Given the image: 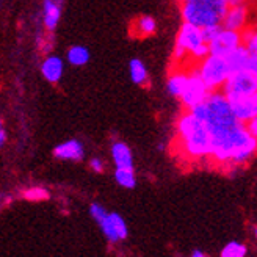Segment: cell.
Segmentation results:
<instances>
[{"label":"cell","instance_id":"277c9868","mask_svg":"<svg viewBox=\"0 0 257 257\" xmlns=\"http://www.w3.org/2000/svg\"><path fill=\"white\" fill-rule=\"evenodd\" d=\"M195 68L198 75L201 77V80L205 83V86L210 91H220L226 79L230 75L226 60L223 57H216L210 54L201 61H198Z\"/></svg>","mask_w":257,"mask_h":257},{"label":"cell","instance_id":"4fadbf2b","mask_svg":"<svg viewBox=\"0 0 257 257\" xmlns=\"http://www.w3.org/2000/svg\"><path fill=\"white\" fill-rule=\"evenodd\" d=\"M111 157L116 165V168L121 170H134V156L132 151L122 141H114L111 145Z\"/></svg>","mask_w":257,"mask_h":257},{"label":"cell","instance_id":"83f0119b","mask_svg":"<svg viewBox=\"0 0 257 257\" xmlns=\"http://www.w3.org/2000/svg\"><path fill=\"white\" fill-rule=\"evenodd\" d=\"M246 71L254 77L257 80V57H249V61H248V66H246Z\"/></svg>","mask_w":257,"mask_h":257},{"label":"cell","instance_id":"52a82bcc","mask_svg":"<svg viewBox=\"0 0 257 257\" xmlns=\"http://www.w3.org/2000/svg\"><path fill=\"white\" fill-rule=\"evenodd\" d=\"M209 46V54L216 55V57H227L230 52L241 46V32H234V30H226L220 29L212 40L207 43Z\"/></svg>","mask_w":257,"mask_h":257},{"label":"cell","instance_id":"9a60e30c","mask_svg":"<svg viewBox=\"0 0 257 257\" xmlns=\"http://www.w3.org/2000/svg\"><path fill=\"white\" fill-rule=\"evenodd\" d=\"M187 80H188V69H184V68L176 69L174 72H171L168 80H166V91L173 97H179L184 91Z\"/></svg>","mask_w":257,"mask_h":257},{"label":"cell","instance_id":"484cf974","mask_svg":"<svg viewBox=\"0 0 257 257\" xmlns=\"http://www.w3.org/2000/svg\"><path fill=\"white\" fill-rule=\"evenodd\" d=\"M221 29V25H210V27H205V29H201L202 30V38H204V41L205 43H209L212 38L220 32Z\"/></svg>","mask_w":257,"mask_h":257},{"label":"cell","instance_id":"30bf717a","mask_svg":"<svg viewBox=\"0 0 257 257\" xmlns=\"http://www.w3.org/2000/svg\"><path fill=\"white\" fill-rule=\"evenodd\" d=\"M63 0H44L43 2V22L47 32H55L61 19Z\"/></svg>","mask_w":257,"mask_h":257},{"label":"cell","instance_id":"3957f363","mask_svg":"<svg viewBox=\"0 0 257 257\" xmlns=\"http://www.w3.org/2000/svg\"><path fill=\"white\" fill-rule=\"evenodd\" d=\"M207 55H209V46L202 38V30L196 27V25L182 22L176 35V44L173 52L174 61L181 63L188 58L198 63Z\"/></svg>","mask_w":257,"mask_h":257},{"label":"cell","instance_id":"ac0fdd59","mask_svg":"<svg viewBox=\"0 0 257 257\" xmlns=\"http://www.w3.org/2000/svg\"><path fill=\"white\" fill-rule=\"evenodd\" d=\"M91 58V52L85 46H72L66 52V60L71 66H85Z\"/></svg>","mask_w":257,"mask_h":257},{"label":"cell","instance_id":"e0dca14e","mask_svg":"<svg viewBox=\"0 0 257 257\" xmlns=\"http://www.w3.org/2000/svg\"><path fill=\"white\" fill-rule=\"evenodd\" d=\"M132 29H134V35L138 36V38H146V36H151L156 33L157 30V22L156 19H154L152 16H140L134 25H132Z\"/></svg>","mask_w":257,"mask_h":257},{"label":"cell","instance_id":"5bb4252c","mask_svg":"<svg viewBox=\"0 0 257 257\" xmlns=\"http://www.w3.org/2000/svg\"><path fill=\"white\" fill-rule=\"evenodd\" d=\"M249 52L246 50L245 46H238L234 52H230L227 57H224L226 64H227V69L229 74H235V72H241V71H246L248 66V61H249Z\"/></svg>","mask_w":257,"mask_h":257},{"label":"cell","instance_id":"7402d4cb","mask_svg":"<svg viewBox=\"0 0 257 257\" xmlns=\"http://www.w3.org/2000/svg\"><path fill=\"white\" fill-rule=\"evenodd\" d=\"M108 218H110V223L114 229V232H116L118 238L119 240L127 238V226H125L122 218L118 213H108Z\"/></svg>","mask_w":257,"mask_h":257},{"label":"cell","instance_id":"d6986e66","mask_svg":"<svg viewBox=\"0 0 257 257\" xmlns=\"http://www.w3.org/2000/svg\"><path fill=\"white\" fill-rule=\"evenodd\" d=\"M241 44L246 47L251 57H257V27H248L241 32Z\"/></svg>","mask_w":257,"mask_h":257},{"label":"cell","instance_id":"6da1fadb","mask_svg":"<svg viewBox=\"0 0 257 257\" xmlns=\"http://www.w3.org/2000/svg\"><path fill=\"white\" fill-rule=\"evenodd\" d=\"M210 134V157L216 165L237 166L251 160L257 154V140L252 138L245 124L232 127L212 128Z\"/></svg>","mask_w":257,"mask_h":257},{"label":"cell","instance_id":"cb8c5ba5","mask_svg":"<svg viewBox=\"0 0 257 257\" xmlns=\"http://www.w3.org/2000/svg\"><path fill=\"white\" fill-rule=\"evenodd\" d=\"M89 215H91L97 223H100V221L104 220V218H105L108 213L105 212V209L102 207L100 204H96V202H94V204L89 205Z\"/></svg>","mask_w":257,"mask_h":257},{"label":"cell","instance_id":"2e32d148","mask_svg":"<svg viewBox=\"0 0 257 257\" xmlns=\"http://www.w3.org/2000/svg\"><path fill=\"white\" fill-rule=\"evenodd\" d=\"M128 75H131V80L138 86H145L149 82L148 68L145 61L140 58H132L128 61Z\"/></svg>","mask_w":257,"mask_h":257},{"label":"cell","instance_id":"7a4b0ae2","mask_svg":"<svg viewBox=\"0 0 257 257\" xmlns=\"http://www.w3.org/2000/svg\"><path fill=\"white\" fill-rule=\"evenodd\" d=\"M177 148L190 160L210 157V134L202 121L185 110L176 122Z\"/></svg>","mask_w":257,"mask_h":257},{"label":"cell","instance_id":"1f68e13d","mask_svg":"<svg viewBox=\"0 0 257 257\" xmlns=\"http://www.w3.org/2000/svg\"><path fill=\"white\" fill-rule=\"evenodd\" d=\"M252 99H254V102H255V107H257V93L254 94V97H252Z\"/></svg>","mask_w":257,"mask_h":257},{"label":"cell","instance_id":"ba28073f","mask_svg":"<svg viewBox=\"0 0 257 257\" xmlns=\"http://www.w3.org/2000/svg\"><path fill=\"white\" fill-rule=\"evenodd\" d=\"M248 16H249V10L246 4L227 7L221 19V27L226 30L243 32L245 29H248Z\"/></svg>","mask_w":257,"mask_h":257},{"label":"cell","instance_id":"8992f818","mask_svg":"<svg viewBox=\"0 0 257 257\" xmlns=\"http://www.w3.org/2000/svg\"><path fill=\"white\" fill-rule=\"evenodd\" d=\"M212 91L205 86V83L201 80V77L198 75L196 72V68L193 66L188 69V80H187V85L184 88L182 94L179 96V99H181L182 105L185 110H190L193 108L195 105L201 104V102H204L205 99L209 97Z\"/></svg>","mask_w":257,"mask_h":257},{"label":"cell","instance_id":"4316f807","mask_svg":"<svg viewBox=\"0 0 257 257\" xmlns=\"http://www.w3.org/2000/svg\"><path fill=\"white\" fill-rule=\"evenodd\" d=\"M245 127H246L248 134H249L252 138H255V140H257V114H255L254 118H251L248 122H245Z\"/></svg>","mask_w":257,"mask_h":257},{"label":"cell","instance_id":"5b68a950","mask_svg":"<svg viewBox=\"0 0 257 257\" xmlns=\"http://www.w3.org/2000/svg\"><path fill=\"white\" fill-rule=\"evenodd\" d=\"M220 91L229 102L254 97V94L257 93V80L248 71L235 72L227 77Z\"/></svg>","mask_w":257,"mask_h":257},{"label":"cell","instance_id":"836d02e7","mask_svg":"<svg viewBox=\"0 0 257 257\" xmlns=\"http://www.w3.org/2000/svg\"><path fill=\"white\" fill-rule=\"evenodd\" d=\"M255 237H257V227H255Z\"/></svg>","mask_w":257,"mask_h":257},{"label":"cell","instance_id":"9c48e42d","mask_svg":"<svg viewBox=\"0 0 257 257\" xmlns=\"http://www.w3.org/2000/svg\"><path fill=\"white\" fill-rule=\"evenodd\" d=\"M41 74L49 83H58L64 74V60L58 55H47L41 63Z\"/></svg>","mask_w":257,"mask_h":257},{"label":"cell","instance_id":"f546056e","mask_svg":"<svg viewBox=\"0 0 257 257\" xmlns=\"http://www.w3.org/2000/svg\"><path fill=\"white\" fill-rule=\"evenodd\" d=\"M5 141H7V134L4 128H0V148L5 145Z\"/></svg>","mask_w":257,"mask_h":257},{"label":"cell","instance_id":"4dcf8cb0","mask_svg":"<svg viewBox=\"0 0 257 257\" xmlns=\"http://www.w3.org/2000/svg\"><path fill=\"white\" fill-rule=\"evenodd\" d=\"M191 257H205V254H204V252H201V251H193Z\"/></svg>","mask_w":257,"mask_h":257},{"label":"cell","instance_id":"603a6c76","mask_svg":"<svg viewBox=\"0 0 257 257\" xmlns=\"http://www.w3.org/2000/svg\"><path fill=\"white\" fill-rule=\"evenodd\" d=\"M24 198L29 201H44L49 198V191L41 187H33L24 191Z\"/></svg>","mask_w":257,"mask_h":257},{"label":"cell","instance_id":"d4e9b609","mask_svg":"<svg viewBox=\"0 0 257 257\" xmlns=\"http://www.w3.org/2000/svg\"><path fill=\"white\" fill-rule=\"evenodd\" d=\"M184 2H199V4L215 7V8L221 10V11L227 10V0H184Z\"/></svg>","mask_w":257,"mask_h":257},{"label":"cell","instance_id":"f1b7e54d","mask_svg":"<svg viewBox=\"0 0 257 257\" xmlns=\"http://www.w3.org/2000/svg\"><path fill=\"white\" fill-rule=\"evenodd\" d=\"M89 166H91V170L96 171V173L104 171V162H102L100 159H91V162H89Z\"/></svg>","mask_w":257,"mask_h":257},{"label":"cell","instance_id":"8fae6325","mask_svg":"<svg viewBox=\"0 0 257 257\" xmlns=\"http://www.w3.org/2000/svg\"><path fill=\"white\" fill-rule=\"evenodd\" d=\"M54 156L60 160L79 162L85 156V148L79 140H68L54 149Z\"/></svg>","mask_w":257,"mask_h":257},{"label":"cell","instance_id":"ffe728a7","mask_svg":"<svg viewBox=\"0 0 257 257\" xmlns=\"http://www.w3.org/2000/svg\"><path fill=\"white\" fill-rule=\"evenodd\" d=\"M114 181H116L124 188H134L137 185V179H135L134 170L116 168V171H114Z\"/></svg>","mask_w":257,"mask_h":257},{"label":"cell","instance_id":"7c38bea8","mask_svg":"<svg viewBox=\"0 0 257 257\" xmlns=\"http://www.w3.org/2000/svg\"><path fill=\"white\" fill-rule=\"evenodd\" d=\"M229 104H230V110H232L235 119L241 124L248 122L251 118H254L257 114V107H255V102L252 97L238 99L234 102H229Z\"/></svg>","mask_w":257,"mask_h":257},{"label":"cell","instance_id":"44dd1931","mask_svg":"<svg viewBox=\"0 0 257 257\" xmlns=\"http://www.w3.org/2000/svg\"><path fill=\"white\" fill-rule=\"evenodd\" d=\"M246 255V246L238 241H230L223 248L221 257H245Z\"/></svg>","mask_w":257,"mask_h":257},{"label":"cell","instance_id":"d6a6232c","mask_svg":"<svg viewBox=\"0 0 257 257\" xmlns=\"http://www.w3.org/2000/svg\"><path fill=\"white\" fill-rule=\"evenodd\" d=\"M0 128H4V124H2V119H0Z\"/></svg>","mask_w":257,"mask_h":257}]
</instances>
